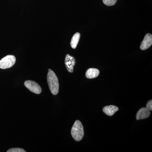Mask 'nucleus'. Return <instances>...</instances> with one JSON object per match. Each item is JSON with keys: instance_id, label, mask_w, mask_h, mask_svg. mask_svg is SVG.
<instances>
[{"instance_id": "nucleus-1", "label": "nucleus", "mask_w": 152, "mask_h": 152, "mask_svg": "<svg viewBox=\"0 0 152 152\" xmlns=\"http://www.w3.org/2000/svg\"><path fill=\"white\" fill-rule=\"evenodd\" d=\"M47 75V81L49 88L53 95H56L58 93L59 84L58 77L53 71L48 69Z\"/></svg>"}, {"instance_id": "nucleus-2", "label": "nucleus", "mask_w": 152, "mask_h": 152, "mask_svg": "<svg viewBox=\"0 0 152 152\" xmlns=\"http://www.w3.org/2000/svg\"><path fill=\"white\" fill-rule=\"evenodd\" d=\"M71 134L76 141H80L83 138L84 135L83 127L82 123L77 120L74 123L71 130Z\"/></svg>"}, {"instance_id": "nucleus-3", "label": "nucleus", "mask_w": 152, "mask_h": 152, "mask_svg": "<svg viewBox=\"0 0 152 152\" xmlns=\"http://www.w3.org/2000/svg\"><path fill=\"white\" fill-rule=\"evenodd\" d=\"M16 58L12 55H8L0 60V68L3 69L12 67L16 62Z\"/></svg>"}, {"instance_id": "nucleus-4", "label": "nucleus", "mask_w": 152, "mask_h": 152, "mask_svg": "<svg viewBox=\"0 0 152 152\" xmlns=\"http://www.w3.org/2000/svg\"><path fill=\"white\" fill-rule=\"evenodd\" d=\"M24 85L26 88L31 91V92L39 94L42 91V88L37 82L32 80L26 81Z\"/></svg>"}, {"instance_id": "nucleus-5", "label": "nucleus", "mask_w": 152, "mask_h": 152, "mask_svg": "<svg viewBox=\"0 0 152 152\" xmlns=\"http://www.w3.org/2000/svg\"><path fill=\"white\" fill-rule=\"evenodd\" d=\"M75 64V59L74 57L72 56L69 54L66 55L65 64L66 68L69 72L72 73L74 72V67Z\"/></svg>"}, {"instance_id": "nucleus-6", "label": "nucleus", "mask_w": 152, "mask_h": 152, "mask_svg": "<svg viewBox=\"0 0 152 152\" xmlns=\"http://www.w3.org/2000/svg\"><path fill=\"white\" fill-rule=\"evenodd\" d=\"M152 45V35L151 34H147L145 36L144 39L140 45L141 50H147Z\"/></svg>"}, {"instance_id": "nucleus-7", "label": "nucleus", "mask_w": 152, "mask_h": 152, "mask_svg": "<svg viewBox=\"0 0 152 152\" xmlns=\"http://www.w3.org/2000/svg\"><path fill=\"white\" fill-rule=\"evenodd\" d=\"M151 113L150 111L145 107H142L140 109L137 113L136 119L137 120L144 119L150 116Z\"/></svg>"}, {"instance_id": "nucleus-8", "label": "nucleus", "mask_w": 152, "mask_h": 152, "mask_svg": "<svg viewBox=\"0 0 152 152\" xmlns=\"http://www.w3.org/2000/svg\"><path fill=\"white\" fill-rule=\"evenodd\" d=\"M119 108L117 107L114 105L105 106L103 109V111L107 115H113L118 110Z\"/></svg>"}, {"instance_id": "nucleus-9", "label": "nucleus", "mask_w": 152, "mask_h": 152, "mask_svg": "<svg viewBox=\"0 0 152 152\" xmlns=\"http://www.w3.org/2000/svg\"><path fill=\"white\" fill-rule=\"evenodd\" d=\"M99 74V71L95 68H90L86 72V76L87 78L93 79L97 77Z\"/></svg>"}, {"instance_id": "nucleus-10", "label": "nucleus", "mask_w": 152, "mask_h": 152, "mask_svg": "<svg viewBox=\"0 0 152 152\" xmlns=\"http://www.w3.org/2000/svg\"><path fill=\"white\" fill-rule=\"evenodd\" d=\"M80 37V34L79 33H76L72 37L71 41V46L73 49H75L78 44Z\"/></svg>"}, {"instance_id": "nucleus-11", "label": "nucleus", "mask_w": 152, "mask_h": 152, "mask_svg": "<svg viewBox=\"0 0 152 152\" xmlns=\"http://www.w3.org/2000/svg\"><path fill=\"white\" fill-rule=\"evenodd\" d=\"M117 0H103L105 5L107 6H113L116 3Z\"/></svg>"}, {"instance_id": "nucleus-12", "label": "nucleus", "mask_w": 152, "mask_h": 152, "mask_svg": "<svg viewBox=\"0 0 152 152\" xmlns=\"http://www.w3.org/2000/svg\"><path fill=\"white\" fill-rule=\"evenodd\" d=\"M7 152H26V151L20 148H13L8 150Z\"/></svg>"}, {"instance_id": "nucleus-13", "label": "nucleus", "mask_w": 152, "mask_h": 152, "mask_svg": "<svg viewBox=\"0 0 152 152\" xmlns=\"http://www.w3.org/2000/svg\"><path fill=\"white\" fill-rule=\"evenodd\" d=\"M146 108L149 111L152 110V100H151L148 102L146 104Z\"/></svg>"}]
</instances>
